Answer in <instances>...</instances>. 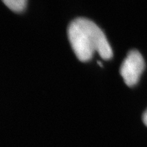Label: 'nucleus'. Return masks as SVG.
<instances>
[{
	"label": "nucleus",
	"instance_id": "nucleus-3",
	"mask_svg": "<svg viewBox=\"0 0 147 147\" xmlns=\"http://www.w3.org/2000/svg\"><path fill=\"white\" fill-rule=\"evenodd\" d=\"M5 5L14 12H22L26 8L27 1L25 0H4Z\"/></svg>",
	"mask_w": 147,
	"mask_h": 147
},
{
	"label": "nucleus",
	"instance_id": "nucleus-4",
	"mask_svg": "<svg viewBox=\"0 0 147 147\" xmlns=\"http://www.w3.org/2000/svg\"><path fill=\"white\" fill-rule=\"evenodd\" d=\"M142 119H143V122H144L145 125L147 126V110L144 112V115H143Z\"/></svg>",
	"mask_w": 147,
	"mask_h": 147
},
{
	"label": "nucleus",
	"instance_id": "nucleus-1",
	"mask_svg": "<svg viewBox=\"0 0 147 147\" xmlns=\"http://www.w3.org/2000/svg\"><path fill=\"white\" fill-rule=\"evenodd\" d=\"M67 35L76 56L82 62L88 61L97 52L104 59L113 57V51L103 31L95 23L78 18L69 25Z\"/></svg>",
	"mask_w": 147,
	"mask_h": 147
},
{
	"label": "nucleus",
	"instance_id": "nucleus-2",
	"mask_svg": "<svg viewBox=\"0 0 147 147\" xmlns=\"http://www.w3.org/2000/svg\"><path fill=\"white\" fill-rule=\"evenodd\" d=\"M144 65V59L138 51L134 50L128 53L120 69L121 76L127 85L132 87L138 82Z\"/></svg>",
	"mask_w": 147,
	"mask_h": 147
}]
</instances>
